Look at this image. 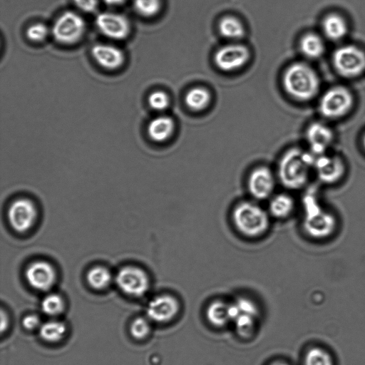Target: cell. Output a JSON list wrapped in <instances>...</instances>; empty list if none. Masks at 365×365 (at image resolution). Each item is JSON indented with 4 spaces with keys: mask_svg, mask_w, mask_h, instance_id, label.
Wrapping results in <instances>:
<instances>
[{
    "mask_svg": "<svg viewBox=\"0 0 365 365\" xmlns=\"http://www.w3.org/2000/svg\"><path fill=\"white\" fill-rule=\"evenodd\" d=\"M315 155L299 148H291L280 158L277 178L289 190L302 187L307 182L311 169L314 168Z\"/></svg>",
    "mask_w": 365,
    "mask_h": 365,
    "instance_id": "1",
    "label": "cell"
},
{
    "mask_svg": "<svg viewBox=\"0 0 365 365\" xmlns=\"http://www.w3.org/2000/svg\"><path fill=\"white\" fill-rule=\"evenodd\" d=\"M270 215L257 202L244 200L234 207L231 219L236 230L247 238H258L269 228Z\"/></svg>",
    "mask_w": 365,
    "mask_h": 365,
    "instance_id": "2",
    "label": "cell"
},
{
    "mask_svg": "<svg viewBox=\"0 0 365 365\" xmlns=\"http://www.w3.org/2000/svg\"><path fill=\"white\" fill-rule=\"evenodd\" d=\"M319 84L317 73L309 65L301 62L289 66L283 77L284 89L299 101H309L314 98L319 91Z\"/></svg>",
    "mask_w": 365,
    "mask_h": 365,
    "instance_id": "3",
    "label": "cell"
},
{
    "mask_svg": "<svg viewBox=\"0 0 365 365\" xmlns=\"http://www.w3.org/2000/svg\"><path fill=\"white\" fill-rule=\"evenodd\" d=\"M230 322L234 323L237 333L250 336L254 331L259 317V309L250 299L239 297L229 303Z\"/></svg>",
    "mask_w": 365,
    "mask_h": 365,
    "instance_id": "4",
    "label": "cell"
},
{
    "mask_svg": "<svg viewBox=\"0 0 365 365\" xmlns=\"http://www.w3.org/2000/svg\"><path fill=\"white\" fill-rule=\"evenodd\" d=\"M86 23L78 14L67 11L60 15L53 24V38L62 44H73L78 41L86 31Z\"/></svg>",
    "mask_w": 365,
    "mask_h": 365,
    "instance_id": "5",
    "label": "cell"
},
{
    "mask_svg": "<svg viewBox=\"0 0 365 365\" xmlns=\"http://www.w3.org/2000/svg\"><path fill=\"white\" fill-rule=\"evenodd\" d=\"M332 61L336 71L346 78L358 76L365 70V53L354 46L337 48L333 54Z\"/></svg>",
    "mask_w": 365,
    "mask_h": 365,
    "instance_id": "6",
    "label": "cell"
},
{
    "mask_svg": "<svg viewBox=\"0 0 365 365\" xmlns=\"http://www.w3.org/2000/svg\"><path fill=\"white\" fill-rule=\"evenodd\" d=\"M307 232L314 238H325L336 227V219L332 214L315 202H307L304 222Z\"/></svg>",
    "mask_w": 365,
    "mask_h": 365,
    "instance_id": "7",
    "label": "cell"
},
{
    "mask_svg": "<svg viewBox=\"0 0 365 365\" xmlns=\"http://www.w3.org/2000/svg\"><path fill=\"white\" fill-rule=\"evenodd\" d=\"M353 103V96L349 90L341 86L334 87L322 96L319 111L327 118H339L348 113Z\"/></svg>",
    "mask_w": 365,
    "mask_h": 365,
    "instance_id": "8",
    "label": "cell"
},
{
    "mask_svg": "<svg viewBox=\"0 0 365 365\" xmlns=\"http://www.w3.org/2000/svg\"><path fill=\"white\" fill-rule=\"evenodd\" d=\"M118 288L131 297H142L149 289L150 280L148 274L142 269L127 266L121 268L115 276Z\"/></svg>",
    "mask_w": 365,
    "mask_h": 365,
    "instance_id": "9",
    "label": "cell"
},
{
    "mask_svg": "<svg viewBox=\"0 0 365 365\" xmlns=\"http://www.w3.org/2000/svg\"><path fill=\"white\" fill-rule=\"evenodd\" d=\"M277 177L269 168L257 166L250 171L247 181L248 192L256 200L269 199L275 189Z\"/></svg>",
    "mask_w": 365,
    "mask_h": 365,
    "instance_id": "10",
    "label": "cell"
},
{
    "mask_svg": "<svg viewBox=\"0 0 365 365\" xmlns=\"http://www.w3.org/2000/svg\"><path fill=\"white\" fill-rule=\"evenodd\" d=\"M180 311V303L173 295L163 294L153 297L146 307L149 320L157 323H167L173 320Z\"/></svg>",
    "mask_w": 365,
    "mask_h": 365,
    "instance_id": "11",
    "label": "cell"
},
{
    "mask_svg": "<svg viewBox=\"0 0 365 365\" xmlns=\"http://www.w3.org/2000/svg\"><path fill=\"white\" fill-rule=\"evenodd\" d=\"M36 217L37 210L34 204L26 198L15 200L8 210V218L11 225L19 232L31 229Z\"/></svg>",
    "mask_w": 365,
    "mask_h": 365,
    "instance_id": "12",
    "label": "cell"
},
{
    "mask_svg": "<svg viewBox=\"0 0 365 365\" xmlns=\"http://www.w3.org/2000/svg\"><path fill=\"white\" fill-rule=\"evenodd\" d=\"M96 25L101 34L115 40L126 38L130 31L128 19L114 12L104 11L98 14L96 18Z\"/></svg>",
    "mask_w": 365,
    "mask_h": 365,
    "instance_id": "13",
    "label": "cell"
},
{
    "mask_svg": "<svg viewBox=\"0 0 365 365\" xmlns=\"http://www.w3.org/2000/svg\"><path fill=\"white\" fill-rule=\"evenodd\" d=\"M248 48L241 44H229L220 48L215 53L214 61L222 71H232L243 66L250 58Z\"/></svg>",
    "mask_w": 365,
    "mask_h": 365,
    "instance_id": "14",
    "label": "cell"
},
{
    "mask_svg": "<svg viewBox=\"0 0 365 365\" xmlns=\"http://www.w3.org/2000/svg\"><path fill=\"white\" fill-rule=\"evenodd\" d=\"M25 275L29 285L39 291L48 290L56 279L54 268L45 261L31 263L26 268Z\"/></svg>",
    "mask_w": 365,
    "mask_h": 365,
    "instance_id": "15",
    "label": "cell"
},
{
    "mask_svg": "<svg viewBox=\"0 0 365 365\" xmlns=\"http://www.w3.org/2000/svg\"><path fill=\"white\" fill-rule=\"evenodd\" d=\"M313 168L319 179L326 183L337 181L345 170L344 163L339 157L325 154L315 156Z\"/></svg>",
    "mask_w": 365,
    "mask_h": 365,
    "instance_id": "16",
    "label": "cell"
},
{
    "mask_svg": "<svg viewBox=\"0 0 365 365\" xmlns=\"http://www.w3.org/2000/svg\"><path fill=\"white\" fill-rule=\"evenodd\" d=\"M91 55L96 62L107 70H115L125 61V54L118 47L106 43L95 44Z\"/></svg>",
    "mask_w": 365,
    "mask_h": 365,
    "instance_id": "17",
    "label": "cell"
},
{
    "mask_svg": "<svg viewBox=\"0 0 365 365\" xmlns=\"http://www.w3.org/2000/svg\"><path fill=\"white\" fill-rule=\"evenodd\" d=\"M307 138L311 153L315 156L323 155L333 140L331 130L325 124L315 122L309 125L307 131Z\"/></svg>",
    "mask_w": 365,
    "mask_h": 365,
    "instance_id": "18",
    "label": "cell"
},
{
    "mask_svg": "<svg viewBox=\"0 0 365 365\" xmlns=\"http://www.w3.org/2000/svg\"><path fill=\"white\" fill-rule=\"evenodd\" d=\"M175 124L171 118L166 115H160L151 120L148 125L149 138L157 143L165 142L168 140L173 131Z\"/></svg>",
    "mask_w": 365,
    "mask_h": 365,
    "instance_id": "19",
    "label": "cell"
},
{
    "mask_svg": "<svg viewBox=\"0 0 365 365\" xmlns=\"http://www.w3.org/2000/svg\"><path fill=\"white\" fill-rule=\"evenodd\" d=\"M294 200L288 194L280 193L269 198L268 212L270 216L282 220L288 217L294 210Z\"/></svg>",
    "mask_w": 365,
    "mask_h": 365,
    "instance_id": "20",
    "label": "cell"
},
{
    "mask_svg": "<svg viewBox=\"0 0 365 365\" xmlns=\"http://www.w3.org/2000/svg\"><path fill=\"white\" fill-rule=\"evenodd\" d=\"M206 317L213 326L222 327L230 322L229 303L222 300H215L206 309Z\"/></svg>",
    "mask_w": 365,
    "mask_h": 365,
    "instance_id": "21",
    "label": "cell"
},
{
    "mask_svg": "<svg viewBox=\"0 0 365 365\" xmlns=\"http://www.w3.org/2000/svg\"><path fill=\"white\" fill-rule=\"evenodd\" d=\"M322 26L327 38L334 41L344 38L348 31L345 20L341 16L335 14L325 17Z\"/></svg>",
    "mask_w": 365,
    "mask_h": 365,
    "instance_id": "22",
    "label": "cell"
},
{
    "mask_svg": "<svg viewBox=\"0 0 365 365\" xmlns=\"http://www.w3.org/2000/svg\"><path fill=\"white\" fill-rule=\"evenodd\" d=\"M66 332V324L58 320H49L41 324L40 336L48 342H57L63 339Z\"/></svg>",
    "mask_w": 365,
    "mask_h": 365,
    "instance_id": "23",
    "label": "cell"
},
{
    "mask_svg": "<svg viewBox=\"0 0 365 365\" xmlns=\"http://www.w3.org/2000/svg\"><path fill=\"white\" fill-rule=\"evenodd\" d=\"M210 101V92L202 87H195L187 91L185 96L187 106L195 111L205 109Z\"/></svg>",
    "mask_w": 365,
    "mask_h": 365,
    "instance_id": "24",
    "label": "cell"
},
{
    "mask_svg": "<svg viewBox=\"0 0 365 365\" xmlns=\"http://www.w3.org/2000/svg\"><path fill=\"white\" fill-rule=\"evenodd\" d=\"M218 29L220 34L228 39H240L245 34L242 24L237 18L231 16L222 18L219 22Z\"/></svg>",
    "mask_w": 365,
    "mask_h": 365,
    "instance_id": "25",
    "label": "cell"
},
{
    "mask_svg": "<svg viewBox=\"0 0 365 365\" xmlns=\"http://www.w3.org/2000/svg\"><path fill=\"white\" fill-rule=\"evenodd\" d=\"M300 49L305 56L317 58L324 51V43L319 36L314 34H307L300 41Z\"/></svg>",
    "mask_w": 365,
    "mask_h": 365,
    "instance_id": "26",
    "label": "cell"
},
{
    "mask_svg": "<svg viewBox=\"0 0 365 365\" xmlns=\"http://www.w3.org/2000/svg\"><path fill=\"white\" fill-rule=\"evenodd\" d=\"M86 279L89 285L96 289L106 288L111 282L110 272L105 267L98 266L91 268L87 273Z\"/></svg>",
    "mask_w": 365,
    "mask_h": 365,
    "instance_id": "27",
    "label": "cell"
},
{
    "mask_svg": "<svg viewBox=\"0 0 365 365\" xmlns=\"http://www.w3.org/2000/svg\"><path fill=\"white\" fill-rule=\"evenodd\" d=\"M41 308L42 312L48 316H58L64 309V302L60 295L51 293L42 299Z\"/></svg>",
    "mask_w": 365,
    "mask_h": 365,
    "instance_id": "28",
    "label": "cell"
},
{
    "mask_svg": "<svg viewBox=\"0 0 365 365\" xmlns=\"http://www.w3.org/2000/svg\"><path fill=\"white\" fill-rule=\"evenodd\" d=\"M304 365H334V363L327 351L319 347H314L307 352Z\"/></svg>",
    "mask_w": 365,
    "mask_h": 365,
    "instance_id": "29",
    "label": "cell"
},
{
    "mask_svg": "<svg viewBox=\"0 0 365 365\" xmlns=\"http://www.w3.org/2000/svg\"><path fill=\"white\" fill-rule=\"evenodd\" d=\"M135 10L141 16L151 17L156 15L161 7V0H133Z\"/></svg>",
    "mask_w": 365,
    "mask_h": 365,
    "instance_id": "30",
    "label": "cell"
},
{
    "mask_svg": "<svg viewBox=\"0 0 365 365\" xmlns=\"http://www.w3.org/2000/svg\"><path fill=\"white\" fill-rule=\"evenodd\" d=\"M148 319L144 317H137L133 320L130 331L131 335L137 339H142L145 338L150 331V324Z\"/></svg>",
    "mask_w": 365,
    "mask_h": 365,
    "instance_id": "31",
    "label": "cell"
},
{
    "mask_svg": "<svg viewBox=\"0 0 365 365\" xmlns=\"http://www.w3.org/2000/svg\"><path fill=\"white\" fill-rule=\"evenodd\" d=\"M49 33L48 28L43 23H35L30 25L26 31V37L34 42H41L44 41Z\"/></svg>",
    "mask_w": 365,
    "mask_h": 365,
    "instance_id": "32",
    "label": "cell"
},
{
    "mask_svg": "<svg viewBox=\"0 0 365 365\" xmlns=\"http://www.w3.org/2000/svg\"><path fill=\"white\" fill-rule=\"evenodd\" d=\"M169 103V97L164 91H155L148 96V104L155 110H164L168 107Z\"/></svg>",
    "mask_w": 365,
    "mask_h": 365,
    "instance_id": "33",
    "label": "cell"
},
{
    "mask_svg": "<svg viewBox=\"0 0 365 365\" xmlns=\"http://www.w3.org/2000/svg\"><path fill=\"white\" fill-rule=\"evenodd\" d=\"M75 5L81 11L92 13L97 9L98 0H73Z\"/></svg>",
    "mask_w": 365,
    "mask_h": 365,
    "instance_id": "34",
    "label": "cell"
},
{
    "mask_svg": "<svg viewBox=\"0 0 365 365\" xmlns=\"http://www.w3.org/2000/svg\"><path fill=\"white\" fill-rule=\"evenodd\" d=\"M41 324L40 319L36 314H31L26 315L22 320L23 327L28 330L39 328Z\"/></svg>",
    "mask_w": 365,
    "mask_h": 365,
    "instance_id": "35",
    "label": "cell"
},
{
    "mask_svg": "<svg viewBox=\"0 0 365 365\" xmlns=\"http://www.w3.org/2000/svg\"><path fill=\"white\" fill-rule=\"evenodd\" d=\"M9 324L8 317L4 312H1V331L3 332Z\"/></svg>",
    "mask_w": 365,
    "mask_h": 365,
    "instance_id": "36",
    "label": "cell"
},
{
    "mask_svg": "<svg viewBox=\"0 0 365 365\" xmlns=\"http://www.w3.org/2000/svg\"><path fill=\"white\" fill-rule=\"evenodd\" d=\"M105 4L110 6H120L125 3L128 0H103Z\"/></svg>",
    "mask_w": 365,
    "mask_h": 365,
    "instance_id": "37",
    "label": "cell"
},
{
    "mask_svg": "<svg viewBox=\"0 0 365 365\" xmlns=\"http://www.w3.org/2000/svg\"><path fill=\"white\" fill-rule=\"evenodd\" d=\"M269 365H289V364L287 363L284 362V361H274V362L272 363Z\"/></svg>",
    "mask_w": 365,
    "mask_h": 365,
    "instance_id": "38",
    "label": "cell"
},
{
    "mask_svg": "<svg viewBox=\"0 0 365 365\" xmlns=\"http://www.w3.org/2000/svg\"><path fill=\"white\" fill-rule=\"evenodd\" d=\"M363 145H364V147L365 148V135H364V138H363Z\"/></svg>",
    "mask_w": 365,
    "mask_h": 365,
    "instance_id": "39",
    "label": "cell"
}]
</instances>
